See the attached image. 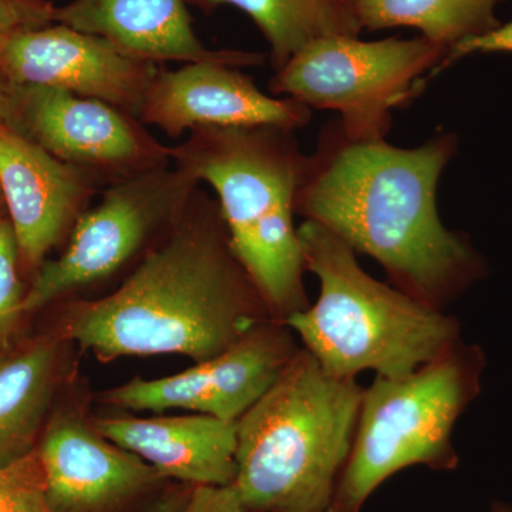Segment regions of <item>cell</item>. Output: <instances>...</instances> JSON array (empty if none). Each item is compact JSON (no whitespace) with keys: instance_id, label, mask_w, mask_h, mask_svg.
<instances>
[{"instance_id":"obj_22","label":"cell","mask_w":512,"mask_h":512,"mask_svg":"<svg viewBox=\"0 0 512 512\" xmlns=\"http://www.w3.org/2000/svg\"><path fill=\"white\" fill-rule=\"evenodd\" d=\"M501 55L512 56V20L508 23H501L497 29L485 33V35L471 37V39L463 40L458 45L448 50L447 56L443 62L437 67L436 73L443 72L446 67L464 59V57L474 55Z\"/></svg>"},{"instance_id":"obj_13","label":"cell","mask_w":512,"mask_h":512,"mask_svg":"<svg viewBox=\"0 0 512 512\" xmlns=\"http://www.w3.org/2000/svg\"><path fill=\"white\" fill-rule=\"evenodd\" d=\"M106 187L0 121V191L20 256L30 266L39 269Z\"/></svg>"},{"instance_id":"obj_29","label":"cell","mask_w":512,"mask_h":512,"mask_svg":"<svg viewBox=\"0 0 512 512\" xmlns=\"http://www.w3.org/2000/svg\"><path fill=\"white\" fill-rule=\"evenodd\" d=\"M6 356L8 355H6L5 350H0V363L3 362V359H5Z\"/></svg>"},{"instance_id":"obj_30","label":"cell","mask_w":512,"mask_h":512,"mask_svg":"<svg viewBox=\"0 0 512 512\" xmlns=\"http://www.w3.org/2000/svg\"><path fill=\"white\" fill-rule=\"evenodd\" d=\"M0 198H2V200H3V197H2V191H0Z\"/></svg>"},{"instance_id":"obj_6","label":"cell","mask_w":512,"mask_h":512,"mask_svg":"<svg viewBox=\"0 0 512 512\" xmlns=\"http://www.w3.org/2000/svg\"><path fill=\"white\" fill-rule=\"evenodd\" d=\"M483 348L463 339L402 377L376 376L363 390L352 448L328 512H360L394 474L458 467L454 429L483 390Z\"/></svg>"},{"instance_id":"obj_18","label":"cell","mask_w":512,"mask_h":512,"mask_svg":"<svg viewBox=\"0 0 512 512\" xmlns=\"http://www.w3.org/2000/svg\"><path fill=\"white\" fill-rule=\"evenodd\" d=\"M202 9L234 6L247 13L269 45L278 72L296 52L320 37L362 33L355 0H188Z\"/></svg>"},{"instance_id":"obj_5","label":"cell","mask_w":512,"mask_h":512,"mask_svg":"<svg viewBox=\"0 0 512 512\" xmlns=\"http://www.w3.org/2000/svg\"><path fill=\"white\" fill-rule=\"evenodd\" d=\"M298 235L305 271L318 278L319 295L284 322L330 375H410L463 339L456 316L377 281L328 229L305 221Z\"/></svg>"},{"instance_id":"obj_12","label":"cell","mask_w":512,"mask_h":512,"mask_svg":"<svg viewBox=\"0 0 512 512\" xmlns=\"http://www.w3.org/2000/svg\"><path fill=\"white\" fill-rule=\"evenodd\" d=\"M138 119L170 138L205 127L275 126L296 131L311 120L299 101L262 92L248 74L220 62L161 67L148 89Z\"/></svg>"},{"instance_id":"obj_28","label":"cell","mask_w":512,"mask_h":512,"mask_svg":"<svg viewBox=\"0 0 512 512\" xmlns=\"http://www.w3.org/2000/svg\"><path fill=\"white\" fill-rule=\"evenodd\" d=\"M490 512H512V503L493 501L490 505Z\"/></svg>"},{"instance_id":"obj_26","label":"cell","mask_w":512,"mask_h":512,"mask_svg":"<svg viewBox=\"0 0 512 512\" xmlns=\"http://www.w3.org/2000/svg\"><path fill=\"white\" fill-rule=\"evenodd\" d=\"M9 2L15 3V5L25 9L26 12H29L30 15L40 23V25L52 20L53 9L55 8L47 5L45 0H9Z\"/></svg>"},{"instance_id":"obj_11","label":"cell","mask_w":512,"mask_h":512,"mask_svg":"<svg viewBox=\"0 0 512 512\" xmlns=\"http://www.w3.org/2000/svg\"><path fill=\"white\" fill-rule=\"evenodd\" d=\"M160 69L103 37L60 23L20 28L0 40V73L6 82L106 101L136 117Z\"/></svg>"},{"instance_id":"obj_20","label":"cell","mask_w":512,"mask_h":512,"mask_svg":"<svg viewBox=\"0 0 512 512\" xmlns=\"http://www.w3.org/2000/svg\"><path fill=\"white\" fill-rule=\"evenodd\" d=\"M0 512H55L47 501L37 448L28 457L0 467Z\"/></svg>"},{"instance_id":"obj_15","label":"cell","mask_w":512,"mask_h":512,"mask_svg":"<svg viewBox=\"0 0 512 512\" xmlns=\"http://www.w3.org/2000/svg\"><path fill=\"white\" fill-rule=\"evenodd\" d=\"M188 0H72L52 20L103 37L128 55L157 64L220 62L264 66L265 53L212 50L192 26Z\"/></svg>"},{"instance_id":"obj_16","label":"cell","mask_w":512,"mask_h":512,"mask_svg":"<svg viewBox=\"0 0 512 512\" xmlns=\"http://www.w3.org/2000/svg\"><path fill=\"white\" fill-rule=\"evenodd\" d=\"M111 443L136 454L164 478L192 487H231L235 480L237 421L207 414L111 417L94 421Z\"/></svg>"},{"instance_id":"obj_14","label":"cell","mask_w":512,"mask_h":512,"mask_svg":"<svg viewBox=\"0 0 512 512\" xmlns=\"http://www.w3.org/2000/svg\"><path fill=\"white\" fill-rule=\"evenodd\" d=\"M37 454L47 501L55 512H117L165 480L77 414L52 420Z\"/></svg>"},{"instance_id":"obj_3","label":"cell","mask_w":512,"mask_h":512,"mask_svg":"<svg viewBox=\"0 0 512 512\" xmlns=\"http://www.w3.org/2000/svg\"><path fill=\"white\" fill-rule=\"evenodd\" d=\"M174 167L217 192L229 242L272 318L285 320L311 303L296 195L309 156L295 131L275 126L205 127L171 147Z\"/></svg>"},{"instance_id":"obj_9","label":"cell","mask_w":512,"mask_h":512,"mask_svg":"<svg viewBox=\"0 0 512 512\" xmlns=\"http://www.w3.org/2000/svg\"><path fill=\"white\" fill-rule=\"evenodd\" d=\"M2 123L57 160L82 168L104 184L170 167L171 147L127 111L90 97L8 83Z\"/></svg>"},{"instance_id":"obj_21","label":"cell","mask_w":512,"mask_h":512,"mask_svg":"<svg viewBox=\"0 0 512 512\" xmlns=\"http://www.w3.org/2000/svg\"><path fill=\"white\" fill-rule=\"evenodd\" d=\"M19 245L12 224L0 217V350H8L10 336L23 315L22 291L19 279Z\"/></svg>"},{"instance_id":"obj_25","label":"cell","mask_w":512,"mask_h":512,"mask_svg":"<svg viewBox=\"0 0 512 512\" xmlns=\"http://www.w3.org/2000/svg\"><path fill=\"white\" fill-rule=\"evenodd\" d=\"M222 488L194 487L185 512H215L220 503Z\"/></svg>"},{"instance_id":"obj_17","label":"cell","mask_w":512,"mask_h":512,"mask_svg":"<svg viewBox=\"0 0 512 512\" xmlns=\"http://www.w3.org/2000/svg\"><path fill=\"white\" fill-rule=\"evenodd\" d=\"M57 346L37 342L0 363V467L36 450L55 393Z\"/></svg>"},{"instance_id":"obj_19","label":"cell","mask_w":512,"mask_h":512,"mask_svg":"<svg viewBox=\"0 0 512 512\" xmlns=\"http://www.w3.org/2000/svg\"><path fill=\"white\" fill-rule=\"evenodd\" d=\"M503 0H355L360 29L420 30L421 36L450 50L463 40L501 25L495 8Z\"/></svg>"},{"instance_id":"obj_2","label":"cell","mask_w":512,"mask_h":512,"mask_svg":"<svg viewBox=\"0 0 512 512\" xmlns=\"http://www.w3.org/2000/svg\"><path fill=\"white\" fill-rule=\"evenodd\" d=\"M67 333L109 362L123 356L221 355L272 318L229 242L218 202L200 187L119 289L77 303Z\"/></svg>"},{"instance_id":"obj_23","label":"cell","mask_w":512,"mask_h":512,"mask_svg":"<svg viewBox=\"0 0 512 512\" xmlns=\"http://www.w3.org/2000/svg\"><path fill=\"white\" fill-rule=\"evenodd\" d=\"M39 22L25 9L9 2L0 0V40L20 28H39Z\"/></svg>"},{"instance_id":"obj_7","label":"cell","mask_w":512,"mask_h":512,"mask_svg":"<svg viewBox=\"0 0 512 512\" xmlns=\"http://www.w3.org/2000/svg\"><path fill=\"white\" fill-rule=\"evenodd\" d=\"M447 53L423 36L372 42L320 37L275 72L269 92L309 109L336 111L340 130L352 140H382L392 126V110L423 90L421 76L437 69Z\"/></svg>"},{"instance_id":"obj_1","label":"cell","mask_w":512,"mask_h":512,"mask_svg":"<svg viewBox=\"0 0 512 512\" xmlns=\"http://www.w3.org/2000/svg\"><path fill=\"white\" fill-rule=\"evenodd\" d=\"M454 134L416 148L352 140L329 123L296 195V214L383 266L394 288L444 311L487 275L467 235L444 227L437 185Z\"/></svg>"},{"instance_id":"obj_10","label":"cell","mask_w":512,"mask_h":512,"mask_svg":"<svg viewBox=\"0 0 512 512\" xmlns=\"http://www.w3.org/2000/svg\"><path fill=\"white\" fill-rule=\"evenodd\" d=\"M284 320L269 319L221 355L163 377L133 379L103 393L101 402L127 410H192L238 421L279 379L299 352Z\"/></svg>"},{"instance_id":"obj_27","label":"cell","mask_w":512,"mask_h":512,"mask_svg":"<svg viewBox=\"0 0 512 512\" xmlns=\"http://www.w3.org/2000/svg\"><path fill=\"white\" fill-rule=\"evenodd\" d=\"M215 512H245L239 505L237 497L231 487L222 488L220 503Z\"/></svg>"},{"instance_id":"obj_4","label":"cell","mask_w":512,"mask_h":512,"mask_svg":"<svg viewBox=\"0 0 512 512\" xmlns=\"http://www.w3.org/2000/svg\"><path fill=\"white\" fill-rule=\"evenodd\" d=\"M363 390L299 349L237 421L235 480L245 512H328L348 461Z\"/></svg>"},{"instance_id":"obj_8","label":"cell","mask_w":512,"mask_h":512,"mask_svg":"<svg viewBox=\"0 0 512 512\" xmlns=\"http://www.w3.org/2000/svg\"><path fill=\"white\" fill-rule=\"evenodd\" d=\"M198 187L190 174L170 165L104 188L99 204L74 225L63 254L37 269L23 312L116 274L157 234L174 227Z\"/></svg>"},{"instance_id":"obj_24","label":"cell","mask_w":512,"mask_h":512,"mask_svg":"<svg viewBox=\"0 0 512 512\" xmlns=\"http://www.w3.org/2000/svg\"><path fill=\"white\" fill-rule=\"evenodd\" d=\"M192 491L194 487L192 490L178 488V490L167 491L144 512H185L190 504Z\"/></svg>"}]
</instances>
